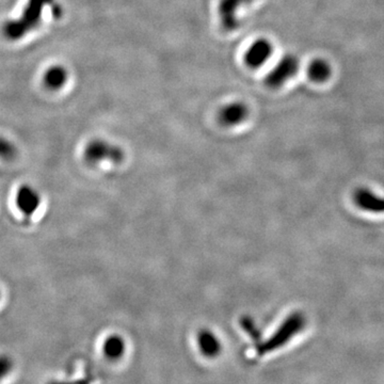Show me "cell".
I'll return each mask as SVG.
<instances>
[{"label": "cell", "mask_w": 384, "mask_h": 384, "mask_svg": "<svg viewBox=\"0 0 384 384\" xmlns=\"http://www.w3.org/2000/svg\"><path fill=\"white\" fill-rule=\"evenodd\" d=\"M0 300H1V289H0Z\"/></svg>", "instance_id": "d6986e66"}, {"label": "cell", "mask_w": 384, "mask_h": 384, "mask_svg": "<svg viewBox=\"0 0 384 384\" xmlns=\"http://www.w3.org/2000/svg\"><path fill=\"white\" fill-rule=\"evenodd\" d=\"M42 204L40 191L30 184H23L18 187L16 194V205L20 213L26 218L35 215Z\"/></svg>", "instance_id": "8992f818"}, {"label": "cell", "mask_w": 384, "mask_h": 384, "mask_svg": "<svg viewBox=\"0 0 384 384\" xmlns=\"http://www.w3.org/2000/svg\"><path fill=\"white\" fill-rule=\"evenodd\" d=\"M249 108L243 102H232L224 105L218 112V121L226 127L239 125L247 120Z\"/></svg>", "instance_id": "9c48e42d"}, {"label": "cell", "mask_w": 384, "mask_h": 384, "mask_svg": "<svg viewBox=\"0 0 384 384\" xmlns=\"http://www.w3.org/2000/svg\"><path fill=\"white\" fill-rule=\"evenodd\" d=\"M126 343L123 337L113 334L107 337L103 345L105 356L110 361H117L125 354Z\"/></svg>", "instance_id": "4fadbf2b"}, {"label": "cell", "mask_w": 384, "mask_h": 384, "mask_svg": "<svg viewBox=\"0 0 384 384\" xmlns=\"http://www.w3.org/2000/svg\"><path fill=\"white\" fill-rule=\"evenodd\" d=\"M69 81V72L63 66H52L44 73L43 83L45 88L52 91H57L64 87Z\"/></svg>", "instance_id": "30bf717a"}, {"label": "cell", "mask_w": 384, "mask_h": 384, "mask_svg": "<svg viewBox=\"0 0 384 384\" xmlns=\"http://www.w3.org/2000/svg\"><path fill=\"white\" fill-rule=\"evenodd\" d=\"M240 326L245 333L249 335L250 339L254 343V346L259 345L262 342V333L259 327L256 326L255 322L251 317L245 316L240 319Z\"/></svg>", "instance_id": "5bb4252c"}, {"label": "cell", "mask_w": 384, "mask_h": 384, "mask_svg": "<svg viewBox=\"0 0 384 384\" xmlns=\"http://www.w3.org/2000/svg\"><path fill=\"white\" fill-rule=\"evenodd\" d=\"M199 348L207 358H215L221 352V343L215 333L209 330L200 331L198 335Z\"/></svg>", "instance_id": "8fae6325"}, {"label": "cell", "mask_w": 384, "mask_h": 384, "mask_svg": "<svg viewBox=\"0 0 384 384\" xmlns=\"http://www.w3.org/2000/svg\"><path fill=\"white\" fill-rule=\"evenodd\" d=\"M83 161L88 165L98 167L103 163L119 165L125 158L121 146L105 139H92L83 149Z\"/></svg>", "instance_id": "3957f363"}, {"label": "cell", "mask_w": 384, "mask_h": 384, "mask_svg": "<svg viewBox=\"0 0 384 384\" xmlns=\"http://www.w3.org/2000/svg\"><path fill=\"white\" fill-rule=\"evenodd\" d=\"M274 54V45L267 39H257L248 48L243 56L245 66L252 70H256L268 62Z\"/></svg>", "instance_id": "52a82bcc"}, {"label": "cell", "mask_w": 384, "mask_h": 384, "mask_svg": "<svg viewBox=\"0 0 384 384\" xmlns=\"http://www.w3.org/2000/svg\"><path fill=\"white\" fill-rule=\"evenodd\" d=\"M299 66L300 61L297 56L293 54H285L266 75L264 83L270 89H280L297 74Z\"/></svg>", "instance_id": "277c9868"}, {"label": "cell", "mask_w": 384, "mask_h": 384, "mask_svg": "<svg viewBox=\"0 0 384 384\" xmlns=\"http://www.w3.org/2000/svg\"><path fill=\"white\" fill-rule=\"evenodd\" d=\"M50 384H89V382L87 380H81V381L75 382L52 381Z\"/></svg>", "instance_id": "ac0fdd59"}, {"label": "cell", "mask_w": 384, "mask_h": 384, "mask_svg": "<svg viewBox=\"0 0 384 384\" xmlns=\"http://www.w3.org/2000/svg\"><path fill=\"white\" fill-rule=\"evenodd\" d=\"M18 156V146L9 138L0 135V159L11 161Z\"/></svg>", "instance_id": "9a60e30c"}, {"label": "cell", "mask_w": 384, "mask_h": 384, "mask_svg": "<svg viewBox=\"0 0 384 384\" xmlns=\"http://www.w3.org/2000/svg\"><path fill=\"white\" fill-rule=\"evenodd\" d=\"M52 16H54V18H60L63 14L62 6H61L60 4H57L56 1H54L52 6Z\"/></svg>", "instance_id": "e0dca14e"}, {"label": "cell", "mask_w": 384, "mask_h": 384, "mask_svg": "<svg viewBox=\"0 0 384 384\" xmlns=\"http://www.w3.org/2000/svg\"><path fill=\"white\" fill-rule=\"evenodd\" d=\"M254 1L256 0H219L217 12L221 28L226 33L237 30L241 25L239 12Z\"/></svg>", "instance_id": "5b68a950"}, {"label": "cell", "mask_w": 384, "mask_h": 384, "mask_svg": "<svg viewBox=\"0 0 384 384\" xmlns=\"http://www.w3.org/2000/svg\"><path fill=\"white\" fill-rule=\"evenodd\" d=\"M354 201L356 206L367 213L384 214V198L373 192L371 189L361 187L354 194Z\"/></svg>", "instance_id": "ba28073f"}, {"label": "cell", "mask_w": 384, "mask_h": 384, "mask_svg": "<svg viewBox=\"0 0 384 384\" xmlns=\"http://www.w3.org/2000/svg\"><path fill=\"white\" fill-rule=\"evenodd\" d=\"M331 74H332V69L328 61L325 59H314L308 64V76L314 83H325L330 78Z\"/></svg>", "instance_id": "7c38bea8"}, {"label": "cell", "mask_w": 384, "mask_h": 384, "mask_svg": "<svg viewBox=\"0 0 384 384\" xmlns=\"http://www.w3.org/2000/svg\"><path fill=\"white\" fill-rule=\"evenodd\" d=\"M54 0H28L22 16L4 24L3 35L9 41H18L41 24L44 9L52 7Z\"/></svg>", "instance_id": "6da1fadb"}, {"label": "cell", "mask_w": 384, "mask_h": 384, "mask_svg": "<svg viewBox=\"0 0 384 384\" xmlns=\"http://www.w3.org/2000/svg\"><path fill=\"white\" fill-rule=\"evenodd\" d=\"M306 324V319L302 313L295 312L289 315L267 341H262L256 346V354L259 356H266L286 345L298 333L303 330Z\"/></svg>", "instance_id": "7a4b0ae2"}, {"label": "cell", "mask_w": 384, "mask_h": 384, "mask_svg": "<svg viewBox=\"0 0 384 384\" xmlns=\"http://www.w3.org/2000/svg\"><path fill=\"white\" fill-rule=\"evenodd\" d=\"M13 369V360L7 354L0 356V381L5 379Z\"/></svg>", "instance_id": "2e32d148"}]
</instances>
